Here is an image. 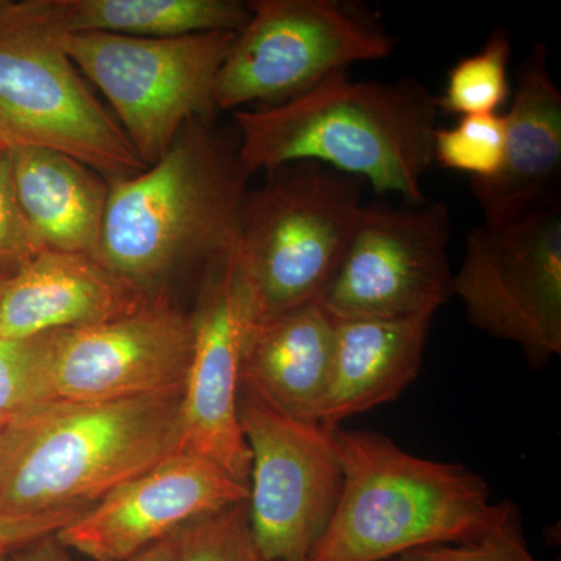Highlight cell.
Wrapping results in <instances>:
<instances>
[{"label":"cell","mask_w":561,"mask_h":561,"mask_svg":"<svg viewBox=\"0 0 561 561\" xmlns=\"http://www.w3.org/2000/svg\"><path fill=\"white\" fill-rule=\"evenodd\" d=\"M512 39L504 28H494L481 50L461 58L449 70L438 110L453 116L497 114L511 99Z\"/></svg>","instance_id":"cell-21"},{"label":"cell","mask_w":561,"mask_h":561,"mask_svg":"<svg viewBox=\"0 0 561 561\" xmlns=\"http://www.w3.org/2000/svg\"><path fill=\"white\" fill-rule=\"evenodd\" d=\"M183 390L106 402L51 401L7 423L0 512L91 507L180 451Z\"/></svg>","instance_id":"cell-3"},{"label":"cell","mask_w":561,"mask_h":561,"mask_svg":"<svg viewBox=\"0 0 561 561\" xmlns=\"http://www.w3.org/2000/svg\"><path fill=\"white\" fill-rule=\"evenodd\" d=\"M9 275H11V273H0V294H2L3 280H5Z\"/></svg>","instance_id":"cell-32"},{"label":"cell","mask_w":561,"mask_h":561,"mask_svg":"<svg viewBox=\"0 0 561 561\" xmlns=\"http://www.w3.org/2000/svg\"><path fill=\"white\" fill-rule=\"evenodd\" d=\"M249 179L213 121L191 122L160 160L110 181L99 262L144 294L164 295L173 273L206 268L230 249Z\"/></svg>","instance_id":"cell-2"},{"label":"cell","mask_w":561,"mask_h":561,"mask_svg":"<svg viewBox=\"0 0 561 561\" xmlns=\"http://www.w3.org/2000/svg\"><path fill=\"white\" fill-rule=\"evenodd\" d=\"M249 9L217 79V111L289 102L394 49L378 20L341 0H253Z\"/></svg>","instance_id":"cell-8"},{"label":"cell","mask_w":561,"mask_h":561,"mask_svg":"<svg viewBox=\"0 0 561 561\" xmlns=\"http://www.w3.org/2000/svg\"><path fill=\"white\" fill-rule=\"evenodd\" d=\"M249 497V486L216 461L179 451L111 491L55 535L88 559L130 561L187 523Z\"/></svg>","instance_id":"cell-14"},{"label":"cell","mask_w":561,"mask_h":561,"mask_svg":"<svg viewBox=\"0 0 561 561\" xmlns=\"http://www.w3.org/2000/svg\"><path fill=\"white\" fill-rule=\"evenodd\" d=\"M179 531V530H176ZM176 531L144 549L130 561H176Z\"/></svg>","instance_id":"cell-29"},{"label":"cell","mask_w":561,"mask_h":561,"mask_svg":"<svg viewBox=\"0 0 561 561\" xmlns=\"http://www.w3.org/2000/svg\"><path fill=\"white\" fill-rule=\"evenodd\" d=\"M176 561H267L249 519V501L209 513L176 531Z\"/></svg>","instance_id":"cell-23"},{"label":"cell","mask_w":561,"mask_h":561,"mask_svg":"<svg viewBox=\"0 0 561 561\" xmlns=\"http://www.w3.org/2000/svg\"><path fill=\"white\" fill-rule=\"evenodd\" d=\"M9 421L10 420H5L0 416V440H2L3 430H5L7 423H9Z\"/></svg>","instance_id":"cell-31"},{"label":"cell","mask_w":561,"mask_h":561,"mask_svg":"<svg viewBox=\"0 0 561 561\" xmlns=\"http://www.w3.org/2000/svg\"><path fill=\"white\" fill-rule=\"evenodd\" d=\"M14 146H18L16 140L5 130V127L0 125V149H11Z\"/></svg>","instance_id":"cell-30"},{"label":"cell","mask_w":561,"mask_h":561,"mask_svg":"<svg viewBox=\"0 0 561 561\" xmlns=\"http://www.w3.org/2000/svg\"><path fill=\"white\" fill-rule=\"evenodd\" d=\"M44 343L55 401H119L184 390L194 324L160 295L119 319L47 332Z\"/></svg>","instance_id":"cell-12"},{"label":"cell","mask_w":561,"mask_h":561,"mask_svg":"<svg viewBox=\"0 0 561 561\" xmlns=\"http://www.w3.org/2000/svg\"><path fill=\"white\" fill-rule=\"evenodd\" d=\"M46 0H0V125L18 146L60 151L106 181L147 168L60 44Z\"/></svg>","instance_id":"cell-6"},{"label":"cell","mask_w":561,"mask_h":561,"mask_svg":"<svg viewBox=\"0 0 561 561\" xmlns=\"http://www.w3.org/2000/svg\"><path fill=\"white\" fill-rule=\"evenodd\" d=\"M434 317L335 320L334 362L319 415L324 427L397 400L420 375Z\"/></svg>","instance_id":"cell-18"},{"label":"cell","mask_w":561,"mask_h":561,"mask_svg":"<svg viewBox=\"0 0 561 561\" xmlns=\"http://www.w3.org/2000/svg\"><path fill=\"white\" fill-rule=\"evenodd\" d=\"M504 116V158L496 175L471 180L482 220L519 216L560 197L561 91L549 70V50L537 43L515 76Z\"/></svg>","instance_id":"cell-15"},{"label":"cell","mask_w":561,"mask_h":561,"mask_svg":"<svg viewBox=\"0 0 561 561\" xmlns=\"http://www.w3.org/2000/svg\"><path fill=\"white\" fill-rule=\"evenodd\" d=\"M453 297L476 330L519 346L531 370L559 357L561 198L472 228Z\"/></svg>","instance_id":"cell-9"},{"label":"cell","mask_w":561,"mask_h":561,"mask_svg":"<svg viewBox=\"0 0 561 561\" xmlns=\"http://www.w3.org/2000/svg\"><path fill=\"white\" fill-rule=\"evenodd\" d=\"M43 250L18 203L10 149H0V273H13Z\"/></svg>","instance_id":"cell-26"},{"label":"cell","mask_w":561,"mask_h":561,"mask_svg":"<svg viewBox=\"0 0 561 561\" xmlns=\"http://www.w3.org/2000/svg\"><path fill=\"white\" fill-rule=\"evenodd\" d=\"M505 147L502 114L460 117L449 128H437L434 162L448 171L470 173L471 180H489L501 169Z\"/></svg>","instance_id":"cell-22"},{"label":"cell","mask_w":561,"mask_h":561,"mask_svg":"<svg viewBox=\"0 0 561 561\" xmlns=\"http://www.w3.org/2000/svg\"><path fill=\"white\" fill-rule=\"evenodd\" d=\"M154 298L94 257L43 250L3 280L0 339L36 337L105 323L138 311Z\"/></svg>","instance_id":"cell-16"},{"label":"cell","mask_w":561,"mask_h":561,"mask_svg":"<svg viewBox=\"0 0 561 561\" xmlns=\"http://www.w3.org/2000/svg\"><path fill=\"white\" fill-rule=\"evenodd\" d=\"M437 95L420 80L354 81L348 70L279 105L232 113L238 157L251 176L291 162H319L397 194L427 202L423 181L434 164Z\"/></svg>","instance_id":"cell-1"},{"label":"cell","mask_w":561,"mask_h":561,"mask_svg":"<svg viewBox=\"0 0 561 561\" xmlns=\"http://www.w3.org/2000/svg\"><path fill=\"white\" fill-rule=\"evenodd\" d=\"M343 489L309 561H386L437 545L474 541L500 502L461 463L423 459L375 431L330 427Z\"/></svg>","instance_id":"cell-4"},{"label":"cell","mask_w":561,"mask_h":561,"mask_svg":"<svg viewBox=\"0 0 561 561\" xmlns=\"http://www.w3.org/2000/svg\"><path fill=\"white\" fill-rule=\"evenodd\" d=\"M192 316L194 345L181 397L180 451L216 461L249 486L251 456L239 421V357L253 312L234 241L210 262Z\"/></svg>","instance_id":"cell-13"},{"label":"cell","mask_w":561,"mask_h":561,"mask_svg":"<svg viewBox=\"0 0 561 561\" xmlns=\"http://www.w3.org/2000/svg\"><path fill=\"white\" fill-rule=\"evenodd\" d=\"M390 561H538L524 537L518 505L500 502L496 519L485 534L461 545H437L413 549Z\"/></svg>","instance_id":"cell-25"},{"label":"cell","mask_w":561,"mask_h":561,"mask_svg":"<svg viewBox=\"0 0 561 561\" xmlns=\"http://www.w3.org/2000/svg\"><path fill=\"white\" fill-rule=\"evenodd\" d=\"M60 33H110L168 39L206 32H239L250 18L238 0H46Z\"/></svg>","instance_id":"cell-20"},{"label":"cell","mask_w":561,"mask_h":561,"mask_svg":"<svg viewBox=\"0 0 561 561\" xmlns=\"http://www.w3.org/2000/svg\"><path fill=\"white\" fill-rule=\"evenodd\" d=\"M51 401L44 334L0 339V416L13 420Z\"/></svg>","instance_id":"cell-24"},{"label":"cell","mask_w":561,"mask_h":561,"mask_svg":"<svg viewBox=\"0 0 561 561\" xmlns=\"http://www.w3.org/2000/svg\"><path fill=\"white\" fill-rule=\"evenodd\" d=\"M451 234L445 203L364 205L321 306L334 320L434 317L453 298Z\"/></svg>","instance_id":"cell-10"},{"label":"cell","mask_w":561,"mask_h":561,"mask_svg":"<svg viewBox=\"0 0 561 561\" xmlns=\"http://www.w3.org/2000/svg\"><path fill=\"white\" fill-rule=\"evenodd\" d=\"M10 552L0 551V561H9Z\"/></svg>","instance_id":"cell-33"},{"label":"cell","mask_w":561,"mask_h":561,"mask_svg":"<svg viewBox=\"0 0 561 561\" xmlns=\"http://www.w3.org/2000/svg\"><path fill=\"white\" fill-rule=\"evenodd\" d=\"M247 194L236 261L253 319L320 301L359 220L365 184L319 164L291 162Z\"/></svg>","instance_id":"cell-5"},{"label":"cell","mask_w":561,"mask_h":561,"mask_svg":"<svg viewBox=\"0 0 561 561\" xmlns=\"http://www.w3.org/2000/svg\"><path fill=\"white\" fill-rule=\"evenodd\" d=\"M90 507L65 508L39 515H9L0 512V551L13 552L22 546L57 534Z\"/></svg>","instance_id":"cell-27"},{"label":"cell","mask_w":561,"mask_h":561,"mask_svg":"<svg viewBox=\"0 0 561 561\" xmlns=\"http://www.w3.org/2000/svg\"><path fill=\"white\" fill-rule=\"evenodd\" d=\"M9 561H73L69 549L58 540L57 535L39 538L31 545L10 552Z\"/></svg>","instance_id":"cell-28"},{"label":"cell","mask_w":561,"mask_h":561,"mask_svg":"<svg viewBox=\"0 0 561 561\" xmlns=\"http://www.w3.org/2000/svg\"><path fill=\"white\" fill-rule=\"evenodd\" d=\"M334 346L335 320L320 301L253 320L243 335L239 389L290 419L319 423Z\"/></svg>","instance_id":"cell-17"},{"label":"cell","mask_w":561,"mask_h":561,"mask_svg":"<svg viewBox=\"0 0 561 561\" xmlns=\"http://www.w3.org/2000/svg\"><path fill=\"white\" fill-rule=\"evenodd\" d=\"M10 161L18 203L41 247L99 261L108 181L44 147H11Z\"/></svg>","instance_id":"cell-19"},{"label":"cell","mask_w":561,"mask_h":561,"mask_svg":"<svg viewBox=\"0 0 561 561\" xmlns=\"http://www.w3.org/2000/svg\"><path fill=\"white\" fill-rule=\"evenodd\" d=\"M238 32L146 39L61 33L62 49L105 95L114 119L149 168L191 122L216 116V84Z\"/></svg>","instance_id":"cell-7"},{"label":"cell","mask_w":561,"mask_h":561,"mask_svg":"<svg viewBox=\"0 0 561 561\" xmlns=\"http://www.w3.org/2000/svg\"><path fill=\"white\" fill-rule=\"evenodd\" d=\"M238 405L251 456L254 541L267 561H309L343 489L331 430L290 419L245 390Z\"/></svg>","instance_id":"cell-11"}]
</instances>
